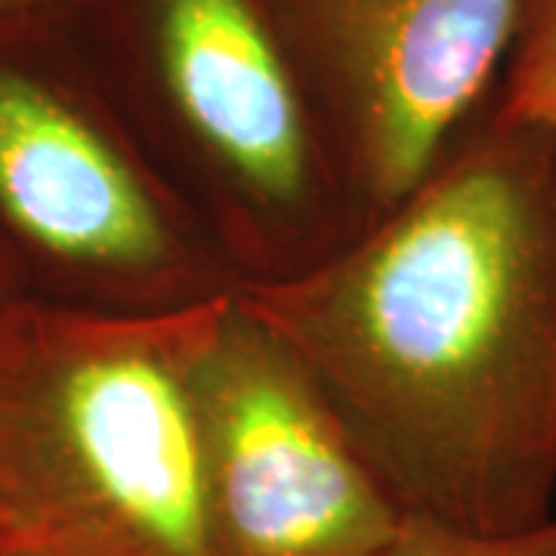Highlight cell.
I'll use <instances>...</instances> for the list:
<instances>
[{"label": "cell", "mask_w": 556, "mask_h": 556, "mask_svg": "<svg viewBox=\"0 0 556 556\" xmlns=\"http://www.w3.org/2000/svg\"><path fill=\"white\" fill-rule=\"evenodd\" d=\"M0 556H10V554H0Z\"/></svg>", "instance_id": "obj_11"}, {"label": "cell", "mask_w": 556, "mask_h": 556, "mask_svg": "<svg viewBox=\"0 0 556 556\" xmlns=\"http://www.w3.org/2000/svg\"><path fill=\"white\" fill-rule=\"evenodd\" d=\"M109 90L236 266L313 269L362 229L269 0H72Z\"/></svg>", "instance_id": "obj_3"}, {"label": "cell", "mask_w": 556, "mask_h": 556, "mask_svg": "<svg viewBox=\"0 0 556 556\" xmlns=\"http://www.w3.org/2000/svg\"><path fill=\"white\" fill-rule=\"evenodd\" d=\"M229 300L0 309V554L214 556L195 375Z\"/></svg>", "instance_id": "obj_2"}, {"label": "cell", "mask_w": 556, "mask_h": 556, "mask_svg": "<svg viewBox=\"0 0 556 556\" xmlns=\"http://www.w3.org/2000/svg\"><path fill=\"white\" fill-rule=\"evenodd\" d=\"M13 300H20V291H16V281L10 276L7 263L0 260V309H7Z\"/></svg>", "instance_id": "obj_9"}, {"label": "cell", "mask_w": 556, "mask_h": 556, "mask_svg": "<svg viewBox=\"0 0 556 556\" xmlns=\"http://www.w3.org/2000/svg\"><path fill=\"white\" fill-rule=\"evenodd\" d=\"M38 3H72V0H0V13L20 10V7H38Z\"/></svg>", "instance_id": "obj_10"}, {"label": "cell", "mask_w": 556, "mask_h": 556, "mask_svg": "<svg viewBox=\"0 0 556 556\" xmlns=\"http://www.w3.org/2000/svg\"><path fill=\"white\" fill-rule=\"evenodd\" d=\"M495 105L504 118L556 127V0H519Z\"/></svg>", "instance_id": "obj_7"}, {"label": "cell", "mask_w": 556, "mask_h": 556, "mask_svg": "<svg viewBox=\"0 0 556 556\" xmlns=\"http://www.w3.org/2000/svg\"><path fill=\"white\" fill-rule=\"evenodd\" d=\"M0 260L16 291L102 316H174L241 278L93 60L72 3L0 13Z\"/></svg>", "instance_id": "obj_4"}, {"label": "cell", "mask_w": 556, "mask_h": 556, "mask_svg": "<svg viewBox=\"0 0 556 556\" xmlns=\"http://www.w3.org/2000/svg\"><path fill=\"white\" fill-rule=\"evenodd\" d=\"M214 556H380L405 522L303 358L241 298L195 375Z\"/></svg>", "instance_id": "obj_5"}, {"label": "cell", "mask_w": 556, "mask_h": 556, "mask_svg": "<svg viewBox=\"0 0 556 556\" xmlns=\"http://www.w3.org/2000/svg\"><path fill=\"white\" fill-rule=\"evenodd\" d=\"M362 226L437 167L497 87L519 0H269Z\"/></svg>", "instance_id": "obj_6"}, {"label": "cell", "mask_w": 556, "mask_h": 556, "mask_svg": "<svg viewBox=\"0 0 556 556\" xmlns=\"http://www.w3.org/2000/svg\"><path fill=\"white\" fill-rule=\"evenodd\" d=\"M380 556H556V510L544 522L507 535H473L405 517Z\"/></svg>", "instance_id": "obj_8"}, {"label": "cell", "mask_w": 556, "mask_h": 556, "mask_svg": "<svg viewBox=\"0 0 556 556\" xmlns=\"http://www.w3.org/2000/svg\"><path fill=\"white\" fill-rule=\"evenodd\" d=\"M241 303L316 375L405 517L556 510V127L495 90L393 211Z\"/></svg>", "instance_id": "obj_1"}]
</instances>
